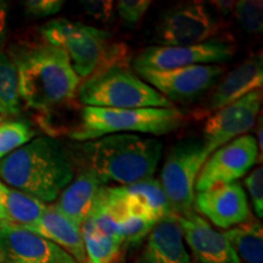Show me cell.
I'll return each mask as SVG.
<instances>
[{"label":"cell","instance_id":"1","mask_svg":"<svg viewBox=\"0 0 263 263\" xmlns=\"http://www.w3.org/2000/svg\"><path fill=\"white\" fill-rule=\"evenodd\" d=\"M72 161L60 141L39 137L0 161V179L43 202H51L73 179Z\"/></svg>","mask_w":263,"mask_h":263},{"label":"cell","instance_id":"2","mask_svg":"<svg viewBox=\"0 0 263 263\" xmlns=\"http://www.w3.org/2000/svg\"><path fill=\"white\" fill-rule=\"evenodd\" d=\"M162 144L155 138L117 133L88 140L76 147V156L84 171L101 182L122 185L153 178L159 166Z\"/></svg>","mask_w":263,"mask_h":263},{"label":"cell","instance_id":"3","mask_svg":"<svg viewBox=\"0 0 263 263\" xmlns=\"http://www.w3.org/2000/svg\"><path fill=\"white\" fill-rule=\"evenodd\" d=\"M11 59L17 70L20 98L28 107L49 111L77 94L81 78L62 49L48 43L28 45L14 51Z\"/></svg>","mask_w":263,"mask_h":263},{"label":"cell","instance_id":"4","mask_svg":"<svg viewBox=\"0 0 263 263\" xmlns=\"http://www.w3.org/2000/svg\"><path fill=\"white\" fill-rule=\"evenodd\" d=\"M85 106L107 108L174 107L162 94L133 73L123 45H110L104 61L77 90Z\"/></svg>","mask_w":263,"mask_h":263},{"label":"cell","instance_id":"5","mask_svg":"<svg viewBox=\"0 0 263 263\" xmlns=\"http://www.w3.org/2000/svg\"><path fill=\"white\" fill-rule=\"evenodd\" d=\"M185 121L177 107L107 108L84 106L81 123L70 133L71 139L95 140L120 132H139L153 136H163L178 129Z\"/></svg>","mask_w":263,"mask_h":263},{"label":"cell","instance_id":"6","mask_svg":"<svg viewBox=\"0 0 263 263\" xmlns=\"http://www.w3.org/2000/svg\"><path fill=\"white\" fill-rule=\"evenodd\" d=\"M45 43L60 48L70 58L76 74L88 78L104 61L110 33L67 18H55L41 28Z\"/></svg>","mask_w":263,"mask_h":263},{"label":"cell","instance_id":"7","mask_svg":"<svg viewBox=\"0 0 263 263\" xmlns=\"http://www.w3.org/2000/svg\"><path fill=\"white\" fill-rule=\"evenodd\" d=\"M207 159L205 145L200 138L179 140L170 150L160 184L176 216L193 211L195 183Z\"/></svg>","mask_w":263,"mask_h":263},{"label":"cell","instance_id":"8","mask_svg":"<svg viewBox=\"0 0 263 263\" xmlns=\"http://www.w3.org/2000/svg\"><path fill=\"white\" fill-rule=\"evenodd\" d=\"M233 43L209 41L201 44L183 47H149L141 50L133 60L137 72H163L195 65L219 64L234 57Z\"/></svg>","mask_w":263,"mask_h":263},{"label":"cell","instance_id":"9","mask_svg":"<svg viewBox=\"0 0 263 263\" xmlns=\"http://www.w3.org/2000/svg\"><path fill=\"white\" fill-rule=\"evenodd\" d=\"M219 25L205 5H178L161 16L155 28V41L161 47H183L211 41Z\"/></svg>","mask_w":263,"mask_h":263},{"label":"cell","instance_id":"10","mask_svg":"<svg viewBox=\"0 0 263 263\" xmlns=\"http://www.w3.org/2000/svg\"><path fill=\"white\" fill-rule=\"evenodd\" d=\"M257 141L245 134L212 153L203 163L195 183V193L206 192L224 184L235 183L257 162Z\"/></svg>","mask_w":263,"mask_h":263},{"label":"cell","instance_id":"11","mask_svg":"<svg viewBox=\"0 0 263 263\" xmlns=\"http://www.w3.org/2000/svg\"><path fill=\"white\" fill-rule=\"evenodd\" d=\"M261 104L262 89H257L216 111L203 128L202 141L206 156L251 130L256 124Z\"/></svg>","mask_w":263,"mask_h":263},{"label":"cell","instance_id":"12","mask_svg":"<svg viewBox=\"0 0 263 263\" xmlns=\"http://www.w3.org/2000/svg\"><path fill=\"white\" fill-rule=\"evenodd\" d=\"M224 66L195 65L163 72H138L141 80L172 101H192L212 87Z\"/></svg>","mask_w":263,"mask_h":263},{"label":"cell","instance_id":"13","mask_svg":"<svg viewBox=\"0 0 263 263\" xmlns=\"http://www.w3.org/2000/svg\"><path fill=\"white\" fill-rule=\"evenodd\" d=\"M0 263H78L65 250L24 227L0 226Z\"/></svg>","mask_w":263,"mask_h":263},{"label":"cell","instance_id":"14","mask_svg":"<svg viewBox=\"0 0 263 263\" xmlns=\"http://www.w3.org/2000/svg\"><path fill=\"white\" fill-rule=\"evenodd\" d=\"M193 206L196 212L223 229L239 226L251 218L248 197L239 183L224 184L195 193Z\"/></svg>","mask_w":263,"mask_h":263},{"label":"cell","instance_id":"15","mask_svg":"<svg viewBox=\"0 0 263 263\" xmlns=\"http://www.w3.org/2000/svg\"><path fill=\"white\" fill-rule=\"evenodd\" d=\"M180 232L199 263H240L224 234L217 232L196 212L176 216Z\"/></svg>","mask_w":263,"mask_h":263},{"label":"cell","instance_id":"16","mask_svg":"<svg viewBox=\"0 0 263 263\" xmlns=\"http://www.w3.org/2000/svg\"><path fill=\"white\" fill-rule=\"evenodd\" d=\"M138 263H190L176 215L164 217L154 226Z\"/></svg>","mask_w":263,"mask_h":263},{"label":"cell","instance_id":"17","mask_svg":"<svg viewBox=\"0 0 263 263\" xmlns=\"http://www.w3.org/2000/svg\"><path fill=\"white\" fill-rule=\"evenodd\" d=\"M263 60L262 55L249 58L238 67L232 70L213 90L209 103V110H221L227 105L244 98L251 91L262 89Z\"/></svg>","mask_w":263,"mask_h":263},{"label":"cell","instance_id":"18","mask_svg":"<svg viewBox=\"0 0 263 263\" xmlns=\"http://www.w3.org/2000/svg\"><path fill=\"white\" fill-rule=\"evenodd\" d=\"M105 186L95 174L81 170L73 182L60 194L55 206L66 218L81 228L94 210Z\"/></svg>","mask_w":263,"mask_h":263},{"label":"cell","instance_id":"19","mask_svg":"<svg viewBox=\"0 0 263 263\" xmlns=\"http://www.w3.org/2000/svg\"><path fill=\"white\" fill-rule=\"evenodd\" d=\"M42 238L65 250L78 263H85V250L81 228L59 211L55 205H47L44 213L33 226L26 227Z\"/></svg>","mask_w":263,"mask_h":263},{"label":"cell","instance_id":"20","mask_svg":"<svg viewBox=\"0 0 263 263\" xmlns=\"http://www.w3.org/2000/svg\"><path fill=\"white\" fill-rule=\"evenodd\" d=\"M121 189L126 196L129 212L144 213L156 222L174 215L159 180L149 178L130 185H122Z\"/></svg>","mask_w":263,"mask_h":263},{"label":"cell","instance_id":"21","mask_svg":"<svg viewBox=\"0 0 263 263\" xmlns=\"http://www.w3.org/2000/svg\"><path fill=\"white\" fill-rule=\"evenodd\" d=\"M0 203L5 223L20 227L33 226L44 213L47 205L28 194L6 185L0 180Z\"/></svg>","mask_w":263,"mask_h":263},{"label":"cell","instance_id":"22","mask_svg":"<svg viewBox=\"0 0 263 263\" xmlns=\"http://www.w3.org/2000/svg\"><path fill=\"white\" fill-rule=\"evenodd\" d=\"M240 263H263V230L261 223L248 221L223 233Z\"/></svg>","mask_w":263,"mask_h":263},{"label":"cell","instance_id":"23","mask_svg":"<svg viewBox=\"0 0 263 263\" xmlns=\"http://www.w3.org/2000/svg\"><path fill=\"white\" fill-rule=\"evenodd\" d=\"M21 111L17 70L4 50H0V116H16Z\"/></svg>","mask_w":263,"mask_h":263},{"label":"cell","instance_id":"24","mask_svg":"<svg viewBox=\"0 0 263 263\" xmlns=\"http://www.w3.org/2000/svg\"><path fill=\"white\" fill-rule=\"evenodd\" d=\"M81 234L83 239L87 263H115L121 254L122 242L112 238L100 235L87 226L82 224Z\"/></svg>","mask_w":263,"mask_h":263},{"label":"cell","instance_id":"25","mask_svg":"<svg viewBox=\"0 0 263 263\" xmlns=\"http://www.w3.org/2000/svg\"><path fill=\"white\" fill-rule=\"evenodd\" d=\"M35 136V132L25 121L0 122V161L26 145Z\"/></svg>","mask_w":263,"mask_h":263},{"label":"cell","instance_id":"26","mask_svg":"<svg viewBox=\"0 0 263 263\" xmlns=\"http://www.w3.org/2000/svg\"><path fill=\"white\" fill-rule=\"evenodd\" d=\"M235 18L245 32L251 34L262 33L263 29V3L257 0H240L235 2Z\"/></svg>","mask_w":263,"mask_h":263},{"label":"cell","instance_id":"27","mask_svg":"<svg viewBox=\"0 0 263 263\" xmlns=\"http://www.w3.org/2000/svg\"><path fill=\"white\" fill-rule=\"evenodd\" d=\"M150 217L140 215V213H129L121 224L122 232V244L137 245L143 241L150 234L151 229L156 224Z\"/></svg>","mask_w":263,"mask_h":263},{"label":"cell","instance_id":"28","mask_svg":"<svg viewBox=\"0 0 263 263\" xmlns=\"http://www.w3.org/2000/svg\"><path fill=\"white\" fill-rule=\"evenodd\" d=\"M150 5L149 0H120L117 2V11L124 22L136 25L144 17Z\"/></svg>","mask_w":263,"mask_h":263},{"label":"cell","instance_id":"29","mask_svg":"<svg viewBox=\"0 0 263 263\" xmlns=\"http://www.w3.org/2000/svg\"><path fill=\"white\" fill-rule=\"evenodd\" d=\"M245 185L248 188L252 200L256 215L258 218L263 217V170L258 167L252 171L245 178Z\"/></svg>","mask_w":263,"mask_h":263},{"label":"cell","instance_id":"30","mask_svg":"<svg viewBox=\"0 0 263 263\" xmlns=\"http://www.w3.org/2000/svg\"><path fill=\"white\" fill-rule=\"evenodd\" d=\"M25 14L31 18H43L58 14L64 6L61 0H27L22 3Z\"/></svg>","mask_w":263,"mask_h":263},{"label":"cell","instance_id":"31","mask_svg":"<svg viewBox=\"0 0 263 263\" xmlns=\"http://www.w3.org/2000/svg\"><path fill=\"white\" fill-rule=\"evenodd\" d=\"M80 4L85 14L100 22H107L112 17L114 2L111 0H83Z\"/></svg>","mask_w":263,"mask_h":263},{"label":"cell","instance_id":"32","mask_svg":"<svg viewBox=\"0 0 263 263\" xmlns=\"http://www.w3.org/2000/svg\"><path fill=\"white\" fill-rule=\"evenodd\" d=\"M8 3L0 0V50L3 49V45H4L6 39V33H8Z\"/></svg>","mask_w":263,"mask_h":263},{"label":"cell","instance_id":"33","mask_svg":"<svg viewBox=\"0 0 263 263\" xmlns=\"http://www.w3.org/2000/svg\"><path fill=\"white\" fill-rule=\"evenodd\" d=\"M211 4L216 6L219 11L222 12H229L230 10H233V6H234V2H211Z\"/></svg>","mask_w":263,"mask_h":263},{"label":"cell","instance_id":"34","mask_svg":"<svg viewBox=\"0 0 263 263\" xmlns=\"http://www.w3.org/2000/svg\"><path fill=\"white\" fill-rule=\"evenodd\" d=\"M5 223V216H4V211H3L2 203H0V226Z\"/></svg>","mask_w":263,"mask_h":263},{"label":"cell","instance_id":"35","mask_svg":"<svg viewBox=\"0 0 263 263\" xmlns=\"http://www.w3.org/2000/svg\"><path fill=\"white\" fill-rule=\"evenodd\" d=\"M3 121H4V117L0 116V122H3Z\"/></svg>","mask_w":263,"mask_h":263}]
</instances>
